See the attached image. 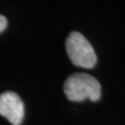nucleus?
I'll return each instance as SVG.
<instances>
[{"mask_svg": "<svg viewBox=\"0 0 125 125\" xmlns=\"http://www.w3.org/2000/svg\"><path fill=\"white\" fill-rule=\"evenodd\" d=\"M6 25H7L6 18L4 17V16L0 15V32H2V31L6 28Z\"/></svg>", "mask_w": 125, "mask_h": 125, "instance_id": "20e7f679", "label": "nucleus"}, {"mask_svg": "<svg viewBox=\"0 0 125 125\" xmlns=\"http://www.w3.org/2000/svg\"><path fill=\"white\" fill-rule=\"evenodd\" d=\"M66 50L74 66L92 69L97 64V55L91 43L78 31L70 33L66 41Z\"/></svg>", "mask_w": 125, "mask_h": 125, "instance_id": "f03ea898", "label": "nucleus"}, {"mask_svg": "<svg viewBox=\"0 0 125 125\" xmlns=\"http://www.w3.org/2000/svg\"><path fill=\"white\" fill-rule=\"evenodd\" d=\"M64 92L71 101L80 102L89 99L95 102L100 99L101 85L99 81L90 74L75 73L65 81Z\"/></svg>", "mask_w": 125, "mask_h": 125, "instance_id": "f257e3e1", "label": "nucleus"}, {"mask_svg": "<svg viewBox=\"0 0 125 125\" xmlns=\"http://www.w3.org/2000/svg\"><path fill=\"white\" fill-rule=\"evenodd\" d=\"M0 115L13 125H21L24 119V103L18 94L5 92L0 95Z\"/></svg>", "mask_w": 125, "mask_h": 125, "instance_id": "7ed1b4c3", "label": "nucleus"}]
</instances>
